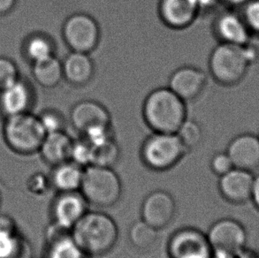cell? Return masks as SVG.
<instances>
[{"label": "cell", "instance_id": "cell-1", "mask_svg": "<svg viewBox=\"0 0 259 258\" xmlns=\"http://www.w3.org/2000/svg\"><path fill=\"white\" fill-rule=\"evenodd\" d=\"M257 60V48L250 42L245 46L221 42L210 53V74L218 83L235 86L245 78L249 67Z\"/></svg>", "mask_w": 259, "mask_h": 258}, {"label": "cell", "instance_id": "cell-2", "mask_svg": "<svg viewBox=\"0 0 259 258\" xmlns=\"http://www.w3.org/2000/svg\"><path fill=\"white\" fill-rule=\"evenodd\" d=\"M72 235L85 255L101 256L114 248L119 230L112 217L88 210L72 228Z\"/></svg>", "mask_w": 259, "mask_h": 258}, {"label": "cell", "instance_id": "cell-3", "mask_svg": "<svg viewBox=\"0 0 259 258\" xmlns=\"http://www.w3.org/2000/svg\"><path fill=\"white\" fill-rule=\"evenodd\" d=\"M185 103L169 88L151 91L143 106L144 121L153 132L176 134L187 119Z\"/></svg>", "mask_w": 259, "mask_h": 258}, {"label": "cell", "instance_id": "cell-4", "mask_svg": "<svg viewBox=\"0 0 259 258\" xmlns=\"http://www.w3.org/2000/svg\"><path fill=\"white\" fill-rule=\"evenodd\" d=\"M46 136L38 116L31 112L11 116L4 120L5 143L11 150L19 155L38 153Z\"/></svg>", "mask_w": 259, "mask_h": 258}, {"label": "cell", "instance_id": "cell-5", "mask_svg": "<svg viewBox=\"0 0 259 258\" xmlns=\"http://www.w3.org/2000/svg\"><path fill=\"white\" fill-rule=\"evenodd\" d=\"M80 192L89 204L109 208L119 202L122 184L112 167L90 164L83 170Z\"/></svg>", "mask_w": 259, "mask_h": 258}, {"label": "cell", "instance_id": "cell-6", "mask_svg": "<svg viewBox=\"0 0 259 258\" xmlns=\"http://www.w3.org/2000/svg\"><path fill=\"white\" fill-rule=\"evenodd\" d=\"M188 152L176 134L153 133L141 148V158L153 171H167L175 167Z\"/></svg>", "mask_w": 259, "mask_h": 258}, {"label": "cell", "instance_id": "cell-7", "mask_svg": "<svg viewBox=\"0 0 259 258\" xmlns=\"http://www.w3.org/2000/svg\"><path fill=\"white\" fill-rule=\"evenodd\" d=\"M62 36L72 52L90 54L98 47L100 29L94 18L77 13L72 14L64 22Z\"/></svg>", "mask_w": 259, "mask_h": 258}, {"label": "cell", "instance_id": "cell-8", "mask_svg": "<svg viewBox=\"0 0 259 258\" xmlns=\"http://www.w3.org/2000/svg\"><path fill=\"white\" fill-rule=\"evenodd\" d=\"M213 254L233 257L243 251L247 241V234L241 224L231 220H218L206 234Z\"/></svg>", "mask_w": 259, "mask_h": 258}, {"label": "cell", "instance_id": "cell-9", "mask_svg": "<svg viewBox=\"0 0 259 258\" xmlns=\"http://www.w3.org/2000/svg\"><path fill=\"white\" fill-rule=\"evenodd\" d=\"M171 258H212L213 251L206 234L187 227L175 232L168 242Z\"/></svg>", "mask_w": 259, "mask_h": 258}, {"label": "cell", "instance_id": "cell-10", "mask_svg": "<svg viewBox=\"0 0 259 258\" xmlns=\"http://www.w3.org/2000/svg\"><path fill=\"white\" fill-rule=\"evenodd\" d=\"M176 204L172 195L165 190H155L144 198L142 208V220L157 230H161L172 222Z\"/></svg>", "mask_w": 259, "mask_h": 258}, {"label": "cell", "instance_id": "cell-11", "mask_svg": "<svg viewBox=\"0 0 259 258\" xmlns=\"http://www.w3.org/2000/svg\"><path fill=\"white\" fill-rule=\"evenodd\" d=\"M88 205L80 190L58 192L51 205L52 221L72 229L87 212Z\"/></svg>", "mask_w": 259, "mask_h": 258}, {"label": "cell", "instance_id": "cell-12", "mask_svg": "<svg viewBox=\"0 0 259 258\" xmlns=\"http://www.w3.org/2000/svg\"><path fill=\"white\" fill-rule=\"evenodd\" d=\"M35 93L28 80L19 78L0 91V114L4 119L31 112Z\"/></svg>", "mask_w": 259, "mask_h": 258}, {"label": "cell", "instance_id": "cell-13", "mask_svg": "<svg viewBox=\"0 0 259 258\" xmlns=\"http://www.w3.org/2000/svg\"><path fill=\"white\" fill-rule=\"evenodd\" d=\"M46 258H86L72 235V229L53 222L46 231Z\"/></svg>", "mask_w": 259, "mask_h": 258}, {"label": "cell", "instance_id": "cell-14", "mask_svg": "<svg viewBox=\"0 0 259 258\" xmlns=\"http://www.w3.org/2000/svg\"><path fill=\"white\" fill-rule=\"evenodd\" d=\"M207 75L193 66H183L172 73L168 88L184 102L193 101L202 94L206 86Z\"/></svg>", "mask_w": 259, "mask_h": 258}, {"label": "cell", "instance_id": "cell-15", "mask_svg": "<svg viewBox=\"0 0 259 258\" xmlns=\"http://www.w3.org/2000/svg\"><path fill=\"white\" fill-rule=\"evenodd\" d=\"M200 9L196 0H160L158 13L169 28L183 29L195 21Z\"/></svg>", "mask_w": 259, "mask_h": 258}, {"label": "cell", "instance_id": "cell-16", "mask_svg": "<svg viewBox=\"0 0 259 258\" xmlns=\"http://www.w3.org/2000/svg\"><path fill=\"white\" fill-rule=\"evenodd\" d=\"M70 122L78 133L83 135L95 126L111 125V115L100 103L84 100L77 103L71 110Z\"/></svg>", "mask_w": 259, "mask_h": 258}, {"label": "cell", "instance_id": "cell-17", "mask_svg": "<svg viewBox=\"0 0 259 258\" xmlns=\"http://www.w3.org/2000/svg\"><path fill=\"white\" fill-rule=\"evenodd\" d=\"M254 177L250 171L234 167L219 182L221 195L228 202L242 203L251 197Z\"/></svg>", "mask_w": 259, "mask_h": 258}, {"label": "cell", "instance_id": "cell-18", "mask_svg": "<svg viewBox=\"0 0 259 258\" xmlns=\"http://www.w3.org/2000/svg\"><path fill=\"white\" fill-rule=\"evenodd\" d=\"M227 153L235 168L252 171L259 166V137L242 134L229 143Z\"/></svg>", "mask_w": 259, "mask_h": 258}, {"label": "cell", "instance_id": "cell-19", "mask_svg": "<svg viewBox=\"0 0 259 258\" xmlns=\"http://www.w3.org/2000/svg\"><path fill=\"white\" fill-rule=\"evenodd\" d=\"M214 31L221 42L237 46L249 44L251 33L241 15L231 11L221 13L214 21Z\"/></svg>", "mask_w": 259, "mask_h": 258}, {"label": "cell", "instance_id": "cell-20", "mask_svg": "<svg viewBox=\"0 0 259 258\" xmlns=\"http://www.w3.org/2000/svg\"><path fill=\"white\" fill-rule=\"evenodd\" d=\"M28 244L12 217L0 213V258H22Z\"/></svg>", "mask_w": 259, "mask_h": 258}, {"label": "cell", "instance_id": "cell-21", "mask_svg": "<svg viewBox=\"0 0 259 258\" xmlns=\"http://www.w3.org/2000/svg\"><path fill=\"white\" fill-rule=\"evenodd\" d=\"M63 76L69 83L81 87L94 75V63L88 53L72 52L62 62Z\"/></svg>", "mask_w": 259, "mask_h": 258}, {"label": "cell", "instance_id": "cell-22", "mask_svg": "<svg viewBox=\"0 0 259 258\" xmlns=\"http://www.w3.org/2000/svg\"><path fill=\"white\" fill-rule=\"evenodd\" d=\"M73 139L65 131L46 134L38 153L46 164L54 166L70 159Z\"/></svg>", "mask_w": 259, "mask_h": 258}, {"label": "cell", "instance_id": "cell-23", "mask_svg": "<svg viewBox=\"0 0 259 258\" xmlns=\"http://www.w3.org/2000/svg\"><path fill=\"white\" fill-rule=\"evenodd\" d=\"M83 170L84 168L71 160L54 165L49 175L52 188L57 192L80 190Z\"/></svg>", "mask_w": 259, "mask_h": 258}, {"label": "cell", "instance_id": "cell-24", "mask_svg": "<svg viewBox=\"0 0 259 258\" xmlns=\"http://www.w3.org/2000/svg\"><path fill=\"white\" fill-rule=\"evenodd\" d=\"M32 74L42 87H56L63 79V66L56 55L32 64Z\"/></svg>", "mask_w": 259, "mask_h": 258}, {"label": "cell", "instance_id": "cell-25", "mask_svg": "<svg viewBox=\"0 0 259 258\" xmlns=\"http://www.w3.org/2000/svg\"><path fill=\"white\" fill-rule=\"evenodd\" d=\"M23 53L30 63H35L55 55L53 39L41 33L28 35L23 44Z\"/></svg>", "mask_w": 259, "mask_h": 258}, {"label": "cell", "instance_id": "cell-26", "mask_svg": "<svg viewBox=\"0 0 259 258\" xmlns=\"http://www.w3.org/2000/svg\"><path fill=\"white\" fill-rule=\"evenodd\" d=\"M158 231L143 220L131 226L128 233L130 242L139 249H146L155 244L158 239Z\"/></svg>", "mask_w": 259, "mask_h": 258}, {"label": "cell", "instance_id": "cell-27", "mask_svg": "<svg viewBox=\"0 0 259 258\" xmlns=\"http://www.w3.org/2000/svg\"><path fill=\"white\" fill-rule=\"evenodd\" d=\"M119 157V148L114 139L98 146L92 147L91 164L99 166L112 167Z\"/></svg>", "mask_w": 259, "mask_h": 258}, {"label": "cell", "instance_id": "cell-28", "mask_svg": "<svg viewBox=\"0 0 259 258\" xmlns=\"http://www.w3.org/2000/svg\"><path fill=\"white\" fill-rule=\"evenodd\" d=\"M176 135L188 151L198 146L203 138V131L199 124L188 119L182 123Z\"/></svg>", "mask_w": 259, "mask_h": 258}, {"label": "cell", "instance_id": "cell-29", "mask_svg": "<svg viewBox=\"0 0 259 258\" xmlns=\"http://www.w3.org/2000/svg\"><path fill=\"white\" fill-rule=\"evenodd\" d=\"M92 146L84 137L78 140H73L71 148L70 159L75 164L86 167L91 164Z\"/></svg>", "mask_w": 259, "mask_h": 258}, {"label": "cell", "instance_id": "cell-30", "mask_svg": "<svg viewBox=\"0 0 259 258\" xmlns=\"http://www.w3.org/2000/svg\"><path fill=\"white\" fill-rule=\"evenodd\" d=\"M37 116L46 134L65 131L66 119L59 111L54 109H47L44 110Z\"/></svg>", "mask_w": 259, "mask_h": 258}, {"label": "cell", "instance_id": "cell-31", "mask_svg": "<svg viewBox=\"0 0 259 258\" xmlns=\"http://www.w3.org/2000/svg\"><path fill=\"white\" fill-rule=\"evenodd\" d=\"M17 65L7 57L0 56V91L20 78Z\"/></svg>", "mask_w": 259, "mask_h": 258}, {"label": "cell", "instance_id": "cell-32", "mask_svg": "<svg viewBox=\"0 0 259 258\" xmlns=\"http://www.w3.org/2000/svg\"><path fill=\"white\" fill-rule=\"evenodd\" d=\"M243 7L242 17L249 32L259 35V0H249Z\"/></svg>", "mask_w": 259, "mask_h": 258}, {"label": "cell", "instance_id": "cell-33", "mask_svg": "<svg viewBox=\"0 0 259 258\" xmlns=\"http://www.w3.org/2000/svg\"><path fill=\"white\" fill-rule=\"evenodd\" d=\"M27 189L28 192L35 195H46L52 188L49 176L42 173H35L29 176L27 182Z\"/></svg>", "mask_w": 259, "mask_h": 258}, {"label": "cell", "instance_id": "cell-34", "mask_svg": "<svg viewBox=\"0 0 259 258\" xmlns=\"http://www.w3.org/2000/svg\"><path fill=\"white\" fill-rule=\"evenodd\" d=\"M210 169L215 175L222 176L232 170L234 164L227 152H220L214 155L210 160Z\"/></svg>", "mask_w": 259, "mask_h": 258}, {"label": "cell", "instance_id": "cell-35", "mask_svg": "<svg viewBox=\"0 0 259 258\" xmlns=\"http://www.w3.org/2000/svg\"><path fill=\"white\" fill-rule=\"evenodd\" d=\"M17 0H0V16L10 14L16 6Z\"/></svg>", "mask_w": 259, "mask_h": 258}, {"label": "cell", "instance_id": "cell-36", "mask_svg": "<svg viewBox=\"0 0 259 258\" xmlns=\"http://www.w3.org/2000/svg\"><path fill=\"white\" fill-rule=\"evenodd\" d=\"M250 198L252 199L256 208L259 209V175H257L256 177H254L252 191H251V197Z\"/></svg>", "mask_w": 259, "mask_h": 258}, {"label": "cell", "instance_id": "cell-37", "mask_svg": "<svg viewBox=\"0 0 259 258\" xmlns=\"http://www.w3.org/2000/svg\"><path fill=\"white\" fill-rule=\"evenodd\" d=\"M200 11L210 10L215 7L220 0H196Z\"/></svg>", "mask_w": 259, "mask_h": 258}, {"label": "cell", "instance_id": "cell-38", "mask_svg": "<svg viewBox=\"0 0 259 258\" xmlns=\"http://www.w3.org/2000/svg\"><path fill=\"white\" fill-rule=\"evenodd\" d=\"M223 3L228 5V7H243L246 3H248L249 0H220Z\"/></svg>", "mask_w": 259, "mask_h": 258}, {"label": "cell", "instance_id": "cell-39", "mask_svg": "<svg viewBox=\"0 0 259 258\" xmlns=\"http://www.w3.org/2000/svg\"><path fill=\"white\" fill-rule=\"evenodd\" d=\"M242 258H259V257H258V256H257V255H251V254H250V255H248V254H245V255H244V256H243V257H242Z\"/></svg>", "mask_w": 259, "mask_h": 258}, {"label": "cell", "instance_id": "cell-40", "mask_svg": "<svg viewBox=\"0 0 259 258\" xmlns=\"http://www.w3.org/2000/svg\"><path fill=\"white\" fill-rule=\"evenodd\" d=\"M0 206H1V194H0Z\"/></svg>", "mask_w": 259, "mask_h": 258}, {"label": "cell", "instance_id": "cell-41", "mask_svg": "<svg viewBox=\"0 0 259 258\" xmlns=\"http://www.w3.org/2000/svg\"><path fill=\"white\" fill-rule=\"evenodd\" d=\"M258 137H259V136H258Z\"/></svg>", "mask_w": 259, "mask_h": 258}]
</instances>
